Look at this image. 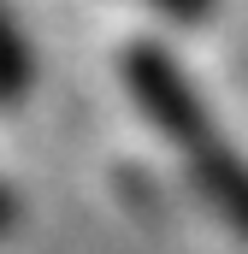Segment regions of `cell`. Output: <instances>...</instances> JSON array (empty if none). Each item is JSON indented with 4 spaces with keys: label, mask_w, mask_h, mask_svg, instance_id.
I'll return each instance as SVG.
<instances>
[{
    "label": "cell",
    "mask_w": 248,
    "mask_h": 254,
    "mask_svg": "<svg viewBox=\"0 0 248 254\" xmlns=\"http://www.w3.org/2000/svg\"><path fill=\"white\" fill-rule=\"evenodd\" d=\"M12 225V201H6V190H0V231Z\"/></svg>",
    "instance_id": "4"
},
{
    "label": "cell",
    "mask_w": 248,
    "mask_h": 254,
    "mask_svg": "<svg viewBox=\"0 0 248 254\" xmlns=\"http://www.w3.org/2000/svg\"><path fill=\"white\" fill-rule=\"evenodd\" d=\"M124 89L136 95V107L148 113V125H160V136L184 154L189 184L201 190V201L237 231L248 237V160L219 136L207 101L189 89V77L178 71V60L154 42H136L124 54Z\"/></svg>",
    "instance_id": "1"
},
{
    "label": "cell",
    "mask_w": 248,
    "mask_h": 254,
    "mask_svg": "<svg viewBox=\"0 0 248 254\" xmlns=\"http://www.w3.org/2000/svg\"><path fill=\"white\" fill-rule=\"evenodd\" d=\"M30 42H24V30L12 24V12H6V0H0V107H12V101H24L30 95Z\"/></svg>",
    "instance_id": "2"
},
{
    "label": "cell",
    "mask_w": 248,
    "mask_h": 254,
    "mask_svg": "<svg viewBox=\"0 0 248 254\" xmlns=\"http://www.w3.org/2000/svg\"><path fill=\"white\" fill-rule=\"evenodd\" d=\"M142 6H154V12H166V18H178V24H195V18L213 12V0H142Z\"/></svg>",
    "instance_id": "3"
}]
</instances>
